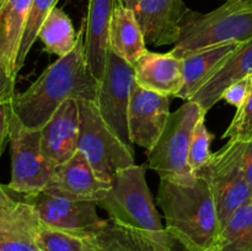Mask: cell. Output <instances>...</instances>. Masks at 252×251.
<instances>
[{"mask_svg":"<svg viewBox=\"0 0 252 251\" xmlns=\"http://www.w3.org/2000/svg\"><path fill=\"white\" fill-rule=\"evenodd\" d=\"M85 27L73 51L48 66L29 89L11 100L12 113L29 129H41L66 100L95 101L98 81L85 57Z\"/></svg>","mask_w":252,"mask_h":251,"instance_id":"obj_1","label":"cell"},{"mask_svg":"<svg viewBox=\"0 0 252 251\" xmlns=\"http://www.w3.org/2000/svg\"><path fill=\"white\" fill-rule=\"evenodd\" d=\"M157 204L167 233L184 251L213 250L220 233L217 204L206 177L197 174L192 185L160 180Z\"/></svg>","mask_w":252,"mask_h":251,"instance_id":"obj_2","label":"cell"},{"mask_svg":"<svg viewBox=\"0 0 252 251\" xmlns=\"http://www.w3.org/2000/svg\"><path fill=\"white\" fill-rule=\"evenodd\" d=\"M97 207L122 225L143 231L165 245H179L162 225L148 186L144 165L134 164L118 170L111 180L107 194L97 202Z\"/></svg>","mask_w":252,"mask_h":251,"instance_id":"obj_3","label":"cell"},{"mask_svg":"<svg viewBox=\"0 0 252 251\" xmlns=\"http://www.w3.org/2000/svg\"><path fill=\"white\" fill-rule=\"evenodd\" d=\"M252 38V9L240 0H226L207 14L187 9L171 53L179 58L208 47L243 43Z\"/></svg>","mask_w":252,"mask_h":251,"instance_id":"obj_4","label":"cell"},{"mask_svg":"<svg viewBox=\"0 0 252 251\" xmlns=\"http://www.w3.org/2000/svg\"><path fill=\"white\" fill-rule=\"evenodd\" d=\"M207 112L194 101H186L171 113L164 132L154 147L147 152L148 166L160 180L181 185H192L197 175L189 169V153L192 134Z\"/></svg>","mask_w":252,"mask_h":251,"instance_id":"obj_5","label":"cell"},{"mask_svg":"<svg viewBox=\"0 0 252 251\" xmlns=\"http://www.w3.org/2000/svg\"><path fill=\"white\" fill-rule=\"evenodd\" d=\"M78 150L85 155L98 179L111 182L116 172L134 165L133 150L129 149L101 117L95 101L79 100Z\"/></svg>","mask_w":252,"mask_h":251,"instance_id":"obj_6","label":"cell"},{"mask_svg":"<svg viewBox=\"0 0 252 251\" xmlns=\"http://www.w3.org/2000/svg\"><path fill=\"white\" fill-rule=\"evenodd\" d=\"M245 143L229 139L197 174L206 177L217 204L220 230L234 212L251 199L244 169Z\"/></svg>","mask_w":252,"mask_h":251,"instance_id":"obj_7","label":"cell"},{"mask_svg":"<svg viewBox=\"0 0 252 251\" xmlns=\"http://www.w3.org/2000/svg\"><path fill=\"white\" fill-rule=\"evenodd\" d=\"M11 180L7 188L21 194L43 192L56 165L44 155L39 129H29L12 113L10 120Z\"/></svg>","mask_w":252,"mask_h":251,"instance_id":"obj_8","label":"cell"},{"mask_svg":"<svg viewBox=\"0 0 252 251\" xmlns=\"http://www.w3.org/2000/svg\"><path fill=\"white\" fill-rule=\"evenodd\" d=\"M134 83V66L108 48L105 71L97 84L95 103L108 128L132 150L128 108Z\"/></svg>","mask_w":252,"mask_h":251,"instance_id":"obj_9","label":"cell"},{"mask_svg":"<svg viewBox=\"0 0 252 251\" xmlns=\"http://www.w3.org/2000/svg\"><path fill=\"white\" fill-rule=\"evenodd\" d=\"M24 202L33 208L41 224L76 235L103 220L96 211V202L74 201L46 192L25 194Z\"/></svg>","mask_w":252,"mask_h":251,"instance_id":"obj_10","label":"cell"},{"mask_svg":"<svg viewBox=\"0 0 252 251\" xmlns=\"http://www.w3.org/2000/svg\"><path fill=\"white\" fill-rule=\"evenodd\" d=\"M170 115V96L147 90L134 83L128 108V128L133 145L149 152L164 132Z\"/></svg>","mask_w":252,"mask_h":251,"instance_id":"obj_11","label":"cell"},{"mask_svg":"<svg viewBox=\"0 0 252 251\" xmlns=\"http://www.w3.org/2000/svg\"><path fill=\"white\" fill-rule=\"evenodd\" d=\"M110 187L111 182L98 179L85 155L78 150L68 161L57 165L43 192L74 201L97 203L105 198Z\"/></svg>","mask_w":252,"mask_h":251,"instance_id":"obj_12","label":"cell"},{"mask_svg":"<svg viewBox=\"0 0 252 251\" xmlns=\"http://www.w3.org/2000/svg\"><path fill=\"white\" fill-rule=\"evenodd\" d=\"M125 5L134 14L148 43H176L180 22L189 9L184 0H125Z\"/></svg>","mask_w":252,"mask_h":251,"instance_id":"obj_13","label":"cell"},{"mask_svg":"<svg viewBox=\"0 0 252 251\" xmlns=\"http://www.w3.org/2000/svg\"><path fill=\"white\" fill-rule=\"evenodd\" d=\"M44 155L54 165L68 161L78 152L80 120L78 100H66L39 129Z\"/></svg>","mask_w":252,"mask_h":251,"instance_id":"obj_14","label":"cell"},{"mask_svg":"<svg viewBox=\"0 0 252 251\" xmlns=\"http://www.w3.org/2000/svg\"><path fill=\"white\" fill-rule=\"evenodd\" d=\"M79 236L85 240L89 251H179L177 246L165 245L153 236L111 218L103 219Z\"/></svg>","mask_w":252,"mask_h":251,"instance_id":"obj_15","label":"cell"},{"mask_svg":"<svg viewBox=\"0 0 252 251\" xmlns=\"http://www.w3.org/2000/svg\"><path fill=\"white\" fill-rule=\"evenodd\" d=\"M135 84L166 96L179 95L184 84L182 58L169 53L145 51L134 64Z\"/></svg>","mask_w":252,"mask_h":251,"instance_id":"obj_16","label":"cell"},{"mask_svg":"<svg viewBox=\"0 0 252 251\" xmlns=\"http://www.w3.org/2000/svg\"><path fill=\"white\" fill-rule=\"evenodd\" d=\"M116 0H89L85 26V57L91 74L97 81L105 71L108 52V32Z\"/></svg>","mask_w":252,"mask_h":251,"instance_id":"obj_17","label":"cell"},{"mask_svg":"<svg viewBox=\"0 0 252 251\" xmlns=\"http://www.w3.org/2000/svg\"><path fill=\"white\" fill-rule=\"evenodd\" d=\"M250 75H252V38L243 42L228 57L216 74L192 96L191 101L197 102L208 112L221 100L223 93L231 84Z\"/></svg>","mask_w":252,"mask_h":251,"instance_id":"obj_18","label":"cell"},{"mask_svg":"<svg viewBox=\"0 0 252 251\" xmlns=\"http://www.w3.org/2000/svg\"><path fill=\"white\" fill-rule=\"evenodd\" d=\"M240 44L233 42L208 47L182 58L184 84L177 97L185 101L191 100Z\"/></svg>","mask_w":252,"mask_h":251,"instance_id":"obj_19","label":"cell"},{"mask_svg":"<svg viewBox=\"0 0 252 251\" xmlns=\"http://www.w3.org/2000/svg\"><path fill=\"white\" fill-rule=\"evenodd\" d=\"M108 47L132 65L147 51L144 33L132 10L126 5H117L113 10L108 32Z\"/></svg>","mask_w":252,"mask_h":251,"instance_id":"obj_20","label":"cell"},{"mask_svg":"<svg viewBox=\"0 0 252 251\" xmlns=\"http://www.w3.org/2000/svg\"><path fill=\"white\" fill-rule=\"evenodd\" d=\"M39 224L33 208L19 201L14 212L0 224V251H41L36 243Z\"/></svg>","mask_w":252,"mask_h":251,"instance_id":"obj_21","label":"cell"},{"mask_svg":"<svg viewBox=\"0 0 252 251\" xmlns=\"http://www.w3.org/2000/svg\"><path fill=\"white\" fill-rule=\"evenodd\" d=\"M32 1L33 0H6L0 9V52L9 62L14 74L20 41Z\"/></svg>","mask_w":252,"mask_h":251,"instance_id":"obj_22","label":"cell"},{"mask_svg":"<svg viewBox=\"0 0 252 251\" xmlns=\"http://www.w3.org/2000/svg\"><path fill=\"white\" fill-rule=\"evenodd\" d=\"M38 38L48 53L56 54L59 58L70 53L78 42L70 17L57 6L44 20L38 32Z\"/></svg>","mask_w":252,"mask_h":251,"instance_id":"obj_23","label":"cell"},{"mask_svg":"<svg viewBox=\"0 0 252 251\" xmlns=\"http://www.w3.org/2000/svg\"><path fill=\"white\" fill-rule=\"evenodd\" d=\"M212 251H252V201L234 212Z\"/></svg>","mask_w":252,"mask_h":251,"instance_id":"obj_24","label":"cell"},{"mask_svg":"<svg viewBox=\"0 0 252 251\" xmlns=\"http://www.w3.org/2000/svg\"><path fill=\"white\" fill-rule=\"evenodd\" d=\"M58 0H33L26 25H25L24 33L20 41L19 51H17L16 61H15V74H19L21 68L26 62L27 56L31 51L32 46L38 38V32L52 10L56 7Z\"/></svg>","mask_w":252,"mask_h":251,"instance_id":"obj_25","label":"cell"},{"mask_svg":"<svg viewBox=\"0 0 252 251\" xmlns=\"http://www.w3.org/2000/svg\"><path fill=\"white\" fill-rule=\"evenodd\" d=\"M36 243L41 251H89L85 240L76 234L39 224Z\"/></svg>","mask_w":252,"mask_h":251,"instance_id":"obj_26","label":"cell"},{"mask_svg":"<svg viewBox=\"0 0 252 251\" xmlns=\"http://www.w3.org/2000/svg\"><path fill=\"white\" fill-rule=\"evenodd\" d=\"M213 139L214 134L206 126V117L201 118L194 127L189 153V169L196 175L212 157L211 145Z\"/></svg>","mask_w":252,"mask_h":251,"instance_id":"obj_27","label":"cell"},{"mask_svg":"<svg viewBox=\"0 0 252 251\" xmlns=\"http://www.w3.org/2000/svg\"><path fill=\"white\" fill-rule=\"evenodd\" d=\"M223 138L244 143L252 140V90L245 102L236 108L233 121L224 132Z\"/></svg>","mask_w":252,"mask_h":251,"instance_id":"obj_28","label":"cell"},{"mask_svg":"<svg viewBox=\"0 0 252 251\" xmlns=\"http://www.w3.org/2000/svg\"><path fill=\"white\" fill-rule=\"evenodd\" d=\"M252 90V75L240 79L231 84L228 89L223 93L221 100H225L229 105L239 108L246 98L249 97Z\"/></svg>","mask_w":252,"mask_h":251,"instance_id":"obj_29","label":"cell"},{"mask_svg":"<svg viewBox=\"0 0 252 251\" xmlns=\"http://www.w3.org/2000/svg\"><path fill=\"white\" fill-rule=\"evenodd\" d=\"M15 80H16V75L12 71L4 54L0 52V102L11 101L16 95Z\"/></svg>","mask_w":252,"mask_h":251,"instance_id":"obj_30","label":"cell"},{"mask_svg":"<svg viewBox=\"0 0 252 251\" xmlns=\"http://www.w3.org/2000/svg\"><path fill=\"white\" fill-rule=\"evenodd\" d=\"M11 115V101L0 102V155H1L2 150H4L6 138H9Z\"/></svg>","mask_w":252,"mask_h":251,"instance_id":"obj_31","label":"cell"},{"mask_svg":"<svg viewBox=\"0 0 252 251\" xmlns=\"http://www.w3.org/2000/svg\"><path fill=\"white\" fill-rule=\"evenodd\" d=\"M19 201L12 198L7 192L6 187L0 184V224L14 212Z\"/></svg>","mask_w":252,"mask_h":251,"instance_id":"obj_32","label":"cell"},{"mask_svg":"<svg viewBox=\"0 0 252 251\" xmlns=\"http://www.w3.org/2000/svg\"><path fill=\"white\" fill-rule=\"evenodd\" d=\"M244 169H245V176L250 187L252 199V140L246 142L244 148Z\"/></svg>","mask_w":252,"mask_h":251,"instance_id":"obj_33","label":"cell"},{"mask_svg":"<svg viewBox=\"0 0 252 251\" xmlns=\"http://www.w3.org/2000/svg\"><path fill=\"white\" fill-rule=\"evenodd\" d=\"M241 2H244L245 5H248L249 7H251L252 9V0H240Z\"/></svg>","mask_w":252,"mask_h":251,"instance_id":"obj_34","label":"cell"},{"mask_svg":"<svg viewBox=\"0 0 252 251\" xmlns=\"http://www.w3.org/2000/svg\"><path fill=\"white\" fill-rule=\"evenodd\" d=\"M117 5H125V0H116V6Z\"/></svg>","mask_w":252,"mask_h":251,"instance_id":"obj_35","label":"cell"},{"mask_svg":"<svg viewBox=\"0 0 252 251\" xmlns=\"http://www.w3.org/2000/svg\"><path fill=\"white\" fill-rule=\"evenodd\" d=\"M5 1H6V0H0V9H1L2 5L5 4Z\"/></svg>","mask_w":252,"mask_h":251,"instance_id":"obj_36","label":"cell"},{"mask_svg":"<svg viewBox=\"0 0 252 251\" xmlns=\"http://www.w3.org/2000/svg\"><path fill=\"white\" fill-rule=\"evenodd\" d=\"M209 251H212V250H209Z\"/></svg>","mask_w":252,"mask_h":251,"instance_id":"obj_37","label":"cell"}]
</instances>
